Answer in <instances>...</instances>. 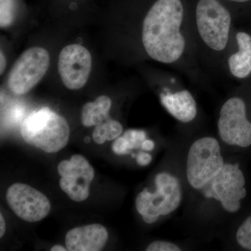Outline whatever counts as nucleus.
Instances as JSON below:
<instances>
[{"label":"nucleus","instance_id":"f257e3e1","mask_svg":"<svg viewBox=\"0 0 251 251\" xmlns=\"http://www.w3.org/2000/svg\"><path fill=\"white\" fill-rule=\"evenodd\" d=\"M189 25L200 64L226 69V59L234 49L232 13L219 0H198Z\"/></svg>","mask_w":251,"mask_h":251},{"label":"nucleus","instance_id":"f03ea898","mask_svg":"<svg viewBox=\"0 0 251 251\" xmlns=\"http://www.w3.org/2000/svg\"><path fill=\"white\" fill-rule=\"evenodd\" d=\"M21 133L29 145L46 153H56L67 146L70 128L64 117L45 107L31 112L23 121Z\"/></svg>","mask_w":251,"mask_h":251},{"label":"nucleus","instance_id":"7ed1b4c3","mask_svg":"<svg viewBox=\"0 0 251 251\" xmlns=\"http://www.w3.org/2000/svg\"><path fill=\"white\" fill-rule=\"evenodd\" d=\"M156 190L151 193L145 188L137 196L135 207L146 224L156 222L160 216H166L176 210L182 199L179 179L173 175L161 173L155 178Z\"/></svg>","mask_w":251,"mask_h":251},{"label":"nucleus","instance_id":"20e7f679","mask_svg":"<svg viewBox=\"0 0 251 251\" xmlns=\"http://www.w3.org/2000/svg\"><path fill=\"white\" fill-rule=\"evenodd\" d=\"M225 165L218 140L203 137L194 142L188 151L186 177L188 184L196 190H202L214 179Z\"/></svg>","mask_w":251,"mask_h":251},{"label":"nucleus","instance_id":"39448f33","mask_svg":"<svg viewBox=\"0 0 251 251\" xmlns=\"http://www.w3.org/2000/svg\"><path fill=\"white\" fill-rule=\"evenodd\" d=\"M218 129L220 138L232 146L251 145V122L248 117L245 100L239 96L230 97L220 110Z\"/></svg>","mask_w":251,"mask_h":251},{"label":"nucleus","instance_id":"423d86ee","mask_svg":"<svg viewBox=\"0 0 251 251\" xmlns=\"http://www.w3.org/2000/svg\"><path fill=\"white\" fill-rule=\"evenodd\" d=\"M246 179L239 164L225 163L219 175L202 188L204 197L214 198L225 210L235 213L241 208V201L247 196Z\"/></svg>","mask_w":251,"mask_h":251},{"label":"nucleus","instance_id":"0eeeda50","mask_svg":"<svg viewBox=\"0 0 251 251\" xmlns=\"http://www.w3.org/2000/svg\"><path fill=\"white\" fill-rule=\"evenodd\" d=\"M50 55L40 47L27 49L15 62L8 77V86L13 93L24 95L32 90L47 72Z\"/></svg>","mask_w":251,"mask_h":251},{"label":"nucleus","instance_id":"6e6552de","mask_svg":"<svg viewBox=\"0 0 251 251\" xmlns=\"http://www.w3.org/2000/svg\"><path fill=\"white\" fill-rule=\"evenodd\" d=\"M58 173L62 176L59 186L71 200L80 202L88 198L95 172L85 158L81 155H74L69 161H61Z\"/></svg>","mask_w":251,"mask_h":251},{"label":"nucleus","instance_id":"1a4fd4ad","mask_svg":"<svg viewBox=\"0 0 251 251\" xmlns=\"http://www.w3.org/2000/svg\"><path fill=\"white\" fill-rule=\"evenodd\" d=\"M6 201L13 211L23 221L34 223L49 215L51 204L49 198L29 185L16 183L6 193Z\"/></svg>","mask_w":251,"mask_h":251},{"label":"nucleus","instance_id":"9d476101","mask_svg":"<svg viewBox=\"0 0 251 251\" xmlns=\"http://www.w3.org/2000/svg\"><path fill=\"white\" fill-rule=\"evenodd\" d=\"M92 65V55L84 46H66L61 51L58 60V72L63 84L69 90L82 88L90 77Z\"/></svg>","mask_w":251,"mask_h":251},{"label":"nucleus","instance_id":"9b49d317","mask_svg":"<svg viewBox=\"0 0 251 251\" xmlns=\"http://www.w3.org/2000/svg\"><path fill=\"white\" fill-rule=\"evenodd\" d=\"M108 232L100 224L80 226L66 234L65 244L69 251H99L108 242Z\"/></svg>","mask_w":251,"mask_h":251},{"label":"nucleus","instance_id":"f8f14e48","mask_svg":"<svg viewBox=\"0 0 251 251\" xmlns=\"http://www.w3.org/2000/svg\"><path fill=\"white\" fill-rule=\"evenodd\" d=\"M236 50L229 52L226 69L234 78L247 80L251 78V32L235 29Z\"/></svg>","mask_w":251,"mask_h":251},{"label":"nucleus","instance_id":"ddd939ff","mask_svg":"<svg viewBox=\"0 0 251 251\" xmlns=\"http://www.w3.org/2000/svg\"><path fill=\"white\" fill-rule=\"evenodd\" d=\"M160 100L167 111L182 123H189L198 115V105L193 94L186 89L173 91L164 87L160 93Z\"/></svg>","mask_w":251,"mask_h":251},{"label":"nucleus","instance_id":"4468645a","mask_svg":"<svg viewBox=\"0 0 251 251\" xmlns=\"http://www.w3.org/2000/svg\"><path fill=\"white\" fill-rule=\"evenodd\" d=\"M111 99L107 96H100L95 101L86 103L81 112V122L85 127L103 123L110 118Z\"/></svg>","mask_w":251,"mask_h":251},{"label":"nucleus","instance_id":"2eb2a0df","mask_svg":"<svg viewBox=\"0 0 251 251\" xmlns=\"http://www.w3.org/2000/svg\"><path fill=\"white\" fill-rule=\"evenodd\" d=\"M123 131V126L120 122L112 119H108L103 123L96 126L92 138L99 145L103 144L105 141H111L117 139Z\"/></svg>","mask_w":251,"mask_h":251},{"label":"nucleus","instance_id":"dca6fc26","mask_svg":"<svg viewBox=\"0 0 251 251\" xmlns=\"http://www.w3.org/2000/svg\"><path fill=\"white\" fill-rule=\"evenodd\" d=\"M16 14L15 0H0V26L9 27L14 22Z\"/></svg>","mask_w":251,"mask_h":251},{"label":"nucleus","instance_id":"f3484780","mask_svg":"<svg viewBox=\"0 0 251 251\" xmlns=\"http://www.w3.org/2000/svg\"><path fill=\"white\" fill-rule=\"evenodd\" d=\"M236 240L243 249L251 251V216L239 226L236 233Z\"/></svg>","mask_w":251,"mask_h":251},{"label":"nucleus","instance_id":"a211bd4d","mask_svg":"<svg viewBox=\"0 0 251 251\" xmlns=\"http://www.w3.org/2000/svg\"><path fill=\"white\" fill-rule=\"evenodd\" d=\"M123 137L128 142L130 150L141 147L142 143L146 140L147 135L143 130L130 129L125 132Z\"/></svg>","mask_w":251,"mask_h":251},{"label":"nucleus","instance_id":"6ab92c4d","mask_svg":"<svg viewBox=\"0 0 251 251\" xmlns=\"http://www.w3.org/2000/svg\"><path fill=\"white\" fill-rule=\"evenodd\" d=\"M147 251H180L181 249L174 243L166 241H156L147 247Z\"/></svg>","mask_w":251,"mask_h":251},{"label":"nucleus","instance_id":"aec40b11","mask_svg":"<svg viewBox=\"0 0 251 251\" xmlns=\"http://www.w3.org/2000/svg\"><path fill=\"white\" fill-rule=\"evenodd\" d=\"M112 151L117 155L127 154L130 151L128 142L123 136L119 137L112 144Z\"/></svg>","mask_w":251,"mask_h":251},{"label":"nucleus","instance_id":"412c9836","mask_svg":"<svg viewBox=\"0 0 251 251\" xmlns=\"http://www.w3.org/2000/svg\"><path fill=\"white\" fill-rule=\"evenodd\" d=\"M152 161V156L148 153L140 152L136 156V161L140 166H146Z\"/></svg>","mask_w":251,"mask_h":251},{"label":"nucleus","instance_id":"4be33fe9","mask_svg":"<svg viewBox=\"0 0 251 251\" xmlns=\"http://www.w3.org/2000/svg\"><path fill=\"white\" fill-rule=\"evenodd\" d=\"M155 144L154 142L151 140H145V141L142 143L141 148L143 150H147V151H151L154 148Z\"/></svg>","mask_w":251,"mask_h":251},{"label":"nucleus","instance_id":"5701e85b","mask_svg":"<svg viewBox=\"0 0 251 251\" xmlns=\"http://www.w3.org/2000/svg\"><path fill=\"white\" fill-rule=\"evenodd\" d=\"M0 59H1V67H0V74L1 75H2L4 74L5 69H6V57H5L4 54H3V52H0Z\"/></svg>","mask_w":251,"mask_h":251},{"label":"nucleus","instance_id":"b1692460","mask_svg":"<svg viewBox=\"0 0 251 251\" xmlns=\"http://www.w3.org/2000/svg\"><path fill=\"white\" fill-rule=\"evenodd\" d=\"M6 232V224L2 214H0V237H2Z\"/></svg>","mask_w":251,"mask_h":251},{"label":"nucleus","instance_id":"393cba45","mask_svg":"<svg viewBox=\"0 0 251 251\" xmlns=\"http://www.w3.org/2000/svg\"><path fill=\"white\" fill-rule=\"evenodd\" d=\"M51 251H67V249H65V248L62 247L60 245H55L54 247H52L50 249Z\"/></svg>","mask_w":251,"mask_h":251},{"label":"nucleus","instance_id":"a878e982","mask_svg":"<svg viewBox=\"0 0 251 251\" xmlns=\"http://www.w3.org/2000/svg\"><path fill=\"white\" fill-rule=\"evenodd\" d=\"M231 2L237 3V4H244V3L249 2L251 0H227Z\"/></svg>","mask_w":251,"mask_h":251},{"label":"nucleus","instance_id":"bb28decb","mask_svg":"<svg viewBox=\"0 0 251 251\" xmlns=\"http://www.w3.org/2000/svg\"><path fill=\"white\" fill-rule=\"evenodd\" d=\"M84 141H85V143H90V137H86V138H85V139H84Z\"/></svg>","mask_w":251,"mask_h":251},{"label":"nucleus","instance_id":"cd10ccee","mask_svg":"<svg viewBox=\"0 0 251 251\" xmlns=\"http://www.w3.org/2000/svg\"><path fill=\"white\" fill-rule=\"evenodd\" d=\"M132 157H133V158H135V157H136V156H135L134 153H133V154H132Z\"/></svg>","mask_w":251,"mask_h":251}]
</instances>
